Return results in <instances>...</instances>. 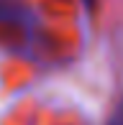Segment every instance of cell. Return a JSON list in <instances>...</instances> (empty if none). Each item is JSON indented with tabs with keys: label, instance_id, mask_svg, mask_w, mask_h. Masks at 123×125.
Segmentation results:
<instances>
[{
	"label": "cell",
	"instance_id": "obj_1",
	"mask_svg": "<svg viewBox=\"0 0 123 125\" xmlns=\"http://www.w3.org/2000/svg\"><path fill=\"white\" fill-rule=\"evenodd\" d=\"M108 125H123V100L115 105V110L110 112V117H108Z\"/></svg>",
	"mask_w": 123,
	"mask_h": 125
},
{
	"label": "cell",
	"instance_id": "obj_2",
	"mask_svg": "<svg viewBox=\"0 0 123 125\" xmlns=\"http://www.w3.org/2000/svg\"><path fill=\"white\" fill-rule=\"evenodd\" d=\"M82 3H85V8H87V10H92V8H95V0H82Z\"/></svg>",
	"mask_w": 123,
	"mask_h": 125
}]
</instances>
